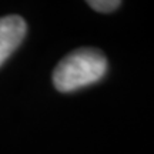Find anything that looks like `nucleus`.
I'll list each match as a JSON object with an SVG mask.
<instances>
[{
	"label": "nucleus",
	"mask_w": 154,
	"mask_h": 154,
	"mask_svg": "<svg viewBox=\"0 0 154 154\" xmlns=\"http://www.w3.org/2000/svg\"><path fill=\"white\" fill-rule=\"evenodd\" d=\"M87 5L96 11L110 13V11H114L120 7L121 2H119V0H88Z\"/></svg>",
	"instance_id": "obj_3"
},
{
	"label": "nucleus",
	"mask_w": 154,
	"mask_h": 154,
	"mask_svg": "<svg viewBox=\"0 0 154 154\" xmlns=\"http://www.w3.org/2000/svg\"><path fill=\"white\" fill-rule=\"evenodd\" d=\"M26 32L27 26L23 17L16 14L0 17V66L20 46Z\"/></svg>",
	"instance_id": "obj_2"
},
{
	"label": "nucleus",
	"mask_w": 154,
	"mask_h": 154,
	"mask_svg": "<svg viewBox=\"0 0 154 154\" xmlns=\"http://www.w3.org/2000/svg\"><path fill=\"white\" fill-rule=\"evenodd\" d=\"M104 53L94 47L73 50L63 57L53 72V84L61 93H70L100 82L107 73Z\"/></svg>",
	"instance_id": "obj_1"
}]
</instances>
